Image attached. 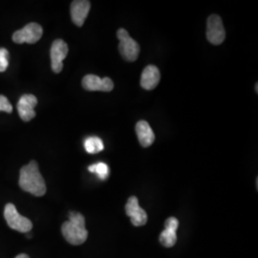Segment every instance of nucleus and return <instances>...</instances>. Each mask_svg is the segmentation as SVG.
Segmentation results:
<instances>
[{
  "instance_id": "obj_1",
  "label": "nucleus",
  "mask_w": 258,
  "mask_h": 258,
  "mask_svg": "<svg viewBox=\"0 0 258 258\" xmlns=\"http://www.w3.org/2000/svg\"><path fill=\"white\" fill-rule=\"evenodd\" d=\"M19 186L22 190L37 197L46 194V184L36 161H31L20 169Z\"/></svg>"
},
{
  "instance_id": "obj_2",
  "label": "nucleus",
  "mask_w": 258,
  "mask_h": 258,
  "mask_svg": "<svg viewBox=\"0 0 258 258\" xmlns=\"http://www.w3.org/2000/svg\"><path fill=\"white\" fill-rule=\"evenodd\" d=\"M61 232L65 240L75 246L83 244L87 237L88 231L85 228V218L80 212L69 213V220L61 226Z\"/></svg>"
},
{
  "instance_id": "obj_3",
  "label": "nucleus",
  "mask_w": 258,
  "mask_h": 258,
  "mask_svg": "<svg viewBox=\"0 0 258 258\" xmlns=\"http://www.w3.org/2000/svg\"><path fill=\"white\" fill-rule=\"evenodd\" d=\"M4 217L11 229L19 232H29L33 229V223L28 218L19 214L13 204H7L4 210Z\"/></svg>"
},
{
  "instance_id": "obj_4",
  "label": "nucleus",
  "mask_w": 258,
  "mask_h": 258,
  "mask_svg": "<svg viewBox=\"0 0 258 258\" xmlns=\"http://www.w3.org/2000/svg\"><path fill=\"white\" fill-rule=\"evenodd\" d=\"M117 37L120 40L119 50L120 55L127 61H135L140 54V45L138 42L129 36L125 29H120L117 32Z\"/></svg>"
},
{
  "instance_id": "obj_5",
  "label": "nucleus",
  "mask_w": 258,
  "mask_h": 258,
  "mask_svg": "<svg viewBox=\"0 0 258 258\" xmlns=\"http://www.w3.org/2000/svg\"><path fill=\"white\" fill-rule=\"evenodd\" d=\"M42 34H43L42 27L37 23L32 22L27 24L25 27L15 32L13 35V40L19 44L21 43L34 44L41 38Z\"/></svg>"
},
{
  "instance_id": "obj_6",
  "label": "nucleus",
  "mask_w": 258,
  "mask_h": 258,
  "mask_svg": "<svg viewBox=\"0 0 258 258\" xmlns=\"http://www.w3.org/2000/svg\"><path fill=\"white\" fill-rule=\"evenodd\" d=\"M207 38L213 45H220L226 38V31L218 15H212L207 20Z\"/></svg>"
},
{
  "instance_id": "obj_7",
  "label": "nucleus",
  "mask_w": 258,
  "mask_h": 258,
  "mask_svg": "<svg viewBox=\"0 0 258 258\" xmlns=\"http://www.w3.org/2000/svg\"><path fill=\"white\" fill-rule=\"evenodd\" d=\"M125 213L130 217V221L135 227H142L148 223V214L139 205L138 198L131 196L125 205Z\"/></svg>"
},
{
  "instance_id": "obj_8",
  "label": "nucleus",
  "mask_w": 258,
  "mask_h": 258,
  "mask_svg": "<svg viewBox=\"0 0 258 258\" xmlns=\"http://www.w3.org/2000/svg\"><path fill=\"white\" fill-rule=\"evenodd\" d=\"M68 54V45L62 39H55L51 47V63L52 70L58 74L63 69V60Z\"/></svg>"
},
{
  "instance_id": "obj_9",
  "label": "nucleus",
  "mask_w": 258,
  "mask_h": 258,
  "mask_svg": "<svg viewBox=\"0 0 258 258\" xmlns=\"http://www.w3.org/2000/svg\"><path fill=\"white\" fill-rule=\"evenodd\" d=\"M83 87L87 91L110 92L114 88V83L110 78H100L96 75H86L83 79Z\"/></svg>"
},
{
  "instance_id": "obj_10",
  "label": "nucleus",
  "mask_w": 258,
  "mask_h": 258,
  "mask_svg": "<svg viewBox=\"0 0 258 258\" xmlns=\"http://www.w3.org/2000/svg\"><path fill=\"white\" fill-rule=\"evenodd\" d=\"M37 99L32 94L23 95L18 102V111L20 119L24 121L34 119L36 117L35 107L37 106Z\"/></svg>"
},
{
  "instance_id": "obj_11",
  "label": "nucleus",
  "mask_w": 258,
  "mask_h": 258,
  "mask_svg": "<svg viewBox=\"0 0 258 258\" xmlns=\"http://www.w3.org/2000/svg\"><path fill=\"white\" fill-rule=\"evenodd\" d=\"M91 8V3L87 0H75L71 4V18L75 24L82 27Z\"/></svg>"
},
{
  "instance_id": "obj_12",
  "label": "nucleus",
  "mask_w": 258,
  "mask_h": 258,
  "mask_svg": "<svg viewBox=\"0 0 258 258\" xmlns=\"http://www.w3.org/2000/svg\"><path fill=\"white\" fill-rule=\"evenodd\" d=\"M160 71L155 65H148L141 76V86L146 90H153L160 83Z\"/></svg>"
},
{
  "instance_id": "obj_13",
  "label": "nucleus",
  "mask_w": 258,
  "mask_h": 258,
  "mask_svg": "<svg viewBox=\"0 0 258 258\" xmlns=\"http://www.w3.org/2000/svg\"><path fill=\"white\" fill-rule=\"evenodd\" d=\"M136 134L143 148L150 147L155 141V134L149 123L146 120H140L136 124Z\"/></svg>"
},
{
  "instance_id": "obj_14",
  "label": "nucleus",
  "mask_w": 258,
  "mask_h": 258,
  "mask_svg": "<svg viewBox=\"0 0 258 258\" xmlns=\"http://www.w3.org/2000/svg\"><path fill=\"white\" fill-rule=\"evenodd\" d=\"M176 230L165 228V230L161 232L160 234V243L166 247V248H171L173 247L177 242V234Z\"/></svg>"
},
{
  "instance_id": "obj_15",
  "label": "nucleus",
  "mask_w": 258,
  "mask_h": 258,
  "mask_svg": "<svg viewBox=\"0 0 258 258\" xmlns=\"http://www.w3.org/2000/svg\"><path fill=\"white\" fill-rule=\"evenodd\" d=\"M84 148L89 154H96L102 151L104 146L99 137H89L84 141Z\"/></svg>"
},
{
  "instance_id": "obj_16",
  "label": "nucleus",
  "mask_w": 258,
  "mask_h": 258,
  "mask_svg": "<svg viewBox=\"0 0 258 258\" xmlns=\"http://www.w3.org/2000/svg\"><path fill=\"white\" fill-rule=\"evenodd\" d=\"M88 170L92 173H95L99 176L100 179L105 180L109 176V167L104 163H98L95 165H91L88 167Z\"/></svg>"
},
{
  "instance_id": "obj_17",
  "label": "nucleus",
  "mask_w": 258,
  "mask_h": 258,
  "mask_svg": "<svg viewBox=\"0 0 258 258\" xmlns=\"http://www.w3.org/2000/svg\"><path fill=\"white\" fill-rule=\"evenodd\" d=\"M9 65V52L5 48H0V72L6 71Z\"/></svg>"
},
{
  "instance_id": "obj_18",
  "label": "nucleus",
  "mask_w": 258,
  "mask_h": 258,
  "mask_svg": "<svg viewBox=\"0 0 258 258\" xmlns=\"http://www.w3.org/2000/svg\"><path fill=\"white\" fill-rule=\"evenodd\" d=\"M0 111H4L7 113L13 112V106L10 103L9 100L3 95H0Z\"/></svg>"
},
{
  "instance_id": "obj_19",
  "label": "nucleus",
  "mask_w": 258,
  "mask_h": 258,
  "mask_svg": "<svg viewBox=\"0 0 258 258\" xmlns=\"http://www.w3.org/2000/svg\"><path fill=\"white\" fill-rule=\"evenodd\" d=\"M165 227L166 228H169V229H173V230H178L179 227V221L175 217H169L166 219V223H165Z\"/></svg>"
},
{
  "instance_id": "obj_20",
  "label": "nucleus",
  "mask_w": 258,
  "mask_h": 258,
  "mask_svg": "<svg viewBox=\"0 0 258 258\" xmlns=\"http://www.w3.org/2000/svg\"><path fill=\"white\" fill-rule=\"evenodd\" d=\"M16 258H30L28 256L27 254H25V253H21V254H19L18 256Z\"/></svg>"
},
{
  "instance_id": "obj_21",
  "label": "nucleus",
  "mask_w": 258,
  "mask_h": 258,
  "mask_svg": "<svg viewBox=\"0 0 258 258\" xmlns=\"http://www.w3.org/2000/svg\"><path fill=\"white\" fill-rule=\"evenodd\" d=\"M258 83H256V84H255V92L256 93H258Z\"/></svg>"
}]
</instances>
